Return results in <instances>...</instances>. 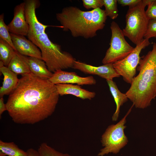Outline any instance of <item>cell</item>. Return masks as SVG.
<instances>
[{"label":"cell","mask_w":156,"mask_h":156,"mask_svg":"<svg viewBox=\"0 0 156 156\" xmlns=\"http://www.w3.org/2000/svg\"><path fill=\"white\" fill-rule=\"evenodd\" d=\"M59 96L55 85L31 73L22 75L6 103L12 120L21 124H33L51 115Z\"/></svg>","instance_id":"6da1fadb"},{"label":"cell","mask_w":156,"mask_h":156,"mask_svg":"<svg viewBox=\"0 0 156 156\" xmlns=\"http://www.w3.org/2000/svg\"><path fill=\"white\" fill-rule=\"evenodd\" d=\"M139 72L125 93L136 108L149 106L156 98V43L151 51L141 58L137 68Z\"/></svg>","instance_id":"7a4b0ae2"},{"label":"cell","mask_w":156,"mask_h":156,"mask_svg":"<svg viewBox=\"0 0 156 156\" xmlns=\"http://www.w3.org/2000/svg\"><path fill=\"white\" fill-rule=\"evenodd\" d=\"M107 17L105 10L100 8L85 11L76 7L69 6L56 14L57 19L63 31H70L74 37L86 39L94 37L98 31L104 28Z\"/></svg>","instance_id":"3957f363"},{"label":"cell","mask_w":156,"mask_h":156,"mask_svg":"<svg viewBox=\"0 0 156 156\" xmlns=\"http://www.w3.org/2000/svg\"><path fill=\"white\" fill-rule=\"evenodd\" d=\"M31 41L40 49L42 60L51 72L73 67L75 58L68 52L63 51L60 45L52 42L46 32Z\"/></svg>","instance_id":"277c9868"},{"label":"cell","mask_w":156,"mask_h":156,"mask_svg":"<svg viewBox=\"0 0 156 156\" xmlns=\"http://www.w3.org/2000/svg\"><path fill=\"white\" fill-rule=\"evenodd\" d=\"M151 0H142L136 6L129 8L126 15V25L122 30L125 36L136 45L144 39L149 20L145 8Z\"/></svg>","instance_id":"5b68a950"},{"label":"cell","mask_w":156,"mask_h":156,"mask_svg":"<svg viewBox=\"0 0 156 156\" xmlns=\"http://www.w3.org/2000/svg\"><path fill=\"white\" fill-rule=\"evenodd\" d=\"M134 105H132L124 117L118 123L109 126L102 135L101 142L104 148L98 154V156H103L109 153L116 154L125 146L128 142L124 130L126 118L131 112Z\"/></svg>","instance_id":"8992f818"},{"label":"cell","mask_w":156,"mask_h":156,"mask_svg":"<svg viewBox=\"0 0 156 156\" xmlns=\"http://www.w3.org/2000/svg\"><path fill=\"white\" fill-rule=\"evenodd\" d=\"M110 29L112 36L110 47L102 60V62L103 64H113L124 59L134 49L126 41L122 30L116 22H112Z\"/></svg>","instance_id":"52a82bcc"},{"label":"cell","mask_w":156,"mask_h":156,"mask_svg":"<svg viewBox=\"0 0 156 156\" xmlns=\"http://www.w3.org/2000/svg\"><path fill=\"white\" fill-rule=\"evenodd\" d=\"M150 44L149 39L144 38L127 57L113 64L115 69L126 82L130 84L132 83L136 76L137 68L141 58L140 54L143 49Z\"/></svg>","instance_id":"ba28073f"},{"label":"cell","mask_w":156,"mask_h":156,"mask_svg":"<svg viewBox=\"0 0 156 156\" xmlns=\"http://www.w3.org/2000/svg\"><path fill=\"white\" fill-rule=\"evenodd\" d=\"M25 3V14L29 29L27 36L30 40L45 32L48 25H44L38 19L36 10L40 5L37 0H26Z\"/></svg>","instance_id":"9c48e42d"},{"label":"cell","mask_w":156,"mask_h":156,"mask_svg":"<svg viewBox=\"0 0 156 156\" xmlns=\"http://www.w3.org/2000/svg\"><path fill=\"white\" fill-rule=\"evenodd\" d=\"M72 68L84 73L98 75L106 81L113 80L114 78L120 76L114 68L113 64L96 66L75 60Z\"/></svg>","instance_id":"30bf717a"},{"label":"cell","mask_w":156,"mask_h":156,"mask_svg":"<svg viewBox=\"0 0 156 156\" xmlns=\"http://www.w3.org/2000/svg\"><path fill=\"white\" fill-rule=\"evenodd\" d=\"M49 81L54 84H76L79 86L94 85L96 80L92 76L81 77L75 72H69L63 70H57L53 73Z\"/></svg>","instance_id":"8fae6325"},{"label":"cell","mask_w":156,"mask_h":156,"mask_svg":"<svg viewBox=\"0 0 156 156\" xmlns=\"http://www.w3.org/2000/svg\"><path fill=\"white\" fill-rule=\"evenodd\" d=\"M25 7L24 2L15 7L13 18L8 25L9 31L11 33L27 36L29 27L25 18Z\"/></svg>","instance_id":"7c38bea8"},{"label":"cell","mask_w":156,"mask_h":156,"mask_svg":"<svg viewBox=\"0 0 156 156\" xmlns=\"http://www.w3.org/2000/svg\"><path fill=\"white\" fill-rule=\"evenodd\" d=\"M15 51L22 55L42 60L41 51L32 42L24 36L10 33Z\"/></svg>","instance_id":"4fadbf2b"},{"label":"cell","mask_w":156,"mask_h":156,"mask_svg":"<svg viewBox=\"0 0 156 156\" xmlns=\"http://www.w3.org/2000/svg\"><path fill=\"white\" fill-rule=\"evenodd\" d=\"M55 85L59 95L61 96L70 94L82 99L91 100L96 94L95 92L82 88L77 84L59 83Z\"/></svg>","instance_id":"5bb4252c"},{"label":"cell","mask_w":156,"mask_h":156,"mask_svg":"<svg viewBox=\"0 0 156 156\" xmlns=\"http://www.w3.org/2000/svg\"><path fill=\"white\" fill-rule=\"evenodd\" d=\"M20 55L27 64L31 73L45 79L49 80L51 77L53 73L48 70L45 62L42 60Z\"/></svg>","instance_id":"9a60e30c"},{"label":"cell","mask_w":156,"mask_h":156,"mask_svg":"<svg viewBox=\"0 0 156 156\" xmlns=\"http://www.w3.org/2000/svg\"><path fill=\"white\" fill-rule=\"evenodd\" d=\"M0 70L3 76L2 85L0 89V97H2L11 93L16 87L19 79L17 75L4 65L0 66Z\"/></svg>","instance_id":"2e32d148"},{"label":"cell","mask_w":156,"mask_h":156,"mask_svg":"<svg viewBox=\"0 0 156 156\" xmlns=\"http://www.w3.org/2000/svg\"><path fill=\"white\" fill-rule=\"evenodd\" d=\"M106 81L116 105L115 112L112 117V121H115L118 119L120 107L126 102L128 99L125 93H122L119 90L116 83L113 80Z\"/></svg>","instance_id":"e0dca14e"},{"label":"cell","mask_w":156,"mask_h":156,"mask_svg":"<svg viewBox=\"0 0 156 156\" xmlns=\"http://www.w3.org/2000/svg\"><path fill=\"white\" fill-rule=\"evenodd\" d=\"M7 67L17 75H22L31 73L26 63L21 57L20 54L16 51Z\"/></svg>","instance_id":"ac0fdd59"},{"label":"cell","mask_w":156,"mask_h":156,"mask_svg":"<svg viewBox=\"0 0 156 156\" xmlns=\"http://www.w3.org/2000/svg\"><path fill=\"white\" fill-rule=\"evenodd\" d=\"M28 156L27 151L20 149L13 142L0 140V156Z\"/></svg>","instance_id":"d6986e66"},{"label":"cell","mask_w":156,"mask_h":156,"mask_svg":"<svg viewBox=\"0 0 156 156\" xmlns=\"http://www.w3.org/2000/svg\"><path fill=\"white\" fill-rule=\"evenodd\" d=\"M15 51L9 43L0 38V60L4 66L7 67Z\"/></svg>","instance_id":"ffe728a7"},{"label":"cell","mask_w":156,"mask_h":156,"mask_svg":"<svg viewBox=\"0 0 156 156\" xmlns=\"http://www.w3.org/2000/svg\"><path fill=\"white\" fill-rule=\"evenodd\" d=\"M103 1L106 16L113 20L116 18L118 15L117 0H103Z\"/></svg>","instance_id":"44dd1931"},{"label":"cell","mask_w":156,"mask_h":156,"mask_svg":"<svg viewBox=\"0 0 156 156\" xmlns=\"http://www.w3.org/2000/svg\"><path fill=\"white\" fill-rule=\"evenodd\" d=\"M37 151L38 156H72L59 152L45 142L41 144Z\"/></svg>","instance_id":"7402d4cb"},{"label":"cell","mask_w":156,"mask_h":156,"mask_svg":"<svg viewBox=\"0 0 156 156\" xmlns=\"http://www.w3.org/2000/svg\"><path fill=\"white\" fill-rule=\"evenodd\" d=\"M4 17L3 13L0 15V38L9 43L15 51L8 25H6L4 22Z\"/></svg>","instance_id":"603a6c76"},{"label":"cell","mask_w":156,"mask_h":156,"mask_svg":"<svg viewBox=\"0 0 156 156\" xmlns=\"http://www.w3.org/2000/svg\"><path fill=\"white\" fill-rule=\"evenodd\" d=\"M152 37L156 38V19L149 20L147 29L144 36V38L148 39Z\"/></svg>","instance_id":"cb8c5ba5"},{"label":"cell","mask_w":156,"mask_h":156,"mask_svg":"<svg viewBox=\"0 0 156 156\" xmlns=\"http://www.w3.org/2000/svg\"><path fill=\"white\" fill-rule=\"evenodd\" d=\"M147 6L145 11L146 17L149 20L156 19V0H151Z\"/></svg>","instance_id":"d4e9b609"},{"label":"cell","mask_w":156,"mask_h":156,"mask_svg":"<svg viewBox=\"0 0 156 156\" xmlns=\"http://www.w3.org/2000/svg\"><path fill=\"white\" fill-rule=\"evenodd\" d=\"M83 6L87 9L101 8L103 6V0H83Z\"/></svg>","instance_id":"484cf974"},{"label":"cell","mask_w":156,"mask_h":156,"mask_svg":"<svg viewBox=\"0 0 156 156\" xmlns=\"http://www.w3.org/2000/svg\"><path fill=\"white\" fill-rule=\"evenodd\" d=\"M142 0H118V3L122 6H128L129 8L133 7L139 4Z\"/></svg>","instance_id":"4316f807"},{"label":"cell","mask_w":156,"mask_h":156,"mask_svg":"<svg viewBox=\"0 0 156 156\" xmlns=\"http://www.w3.org/2000/svg\"><path fill=\"white\" fill-rule=\"evenodd\" d=\"M5 111H7L6 103L4 102L3 97H0V117L3 113Z\"/></svg>","instance_id":"83f0119b"},{"label":"cell","mask_w":156,"mask_h":156,"mask_svg":"<svg viewBox=\"0 0 156 156\" xmlns=\"http://www.w3.org/2000/svg\"><path fill=\"white\" fill-rule=\"evenodd\" d=\"M28 156H38L37 150L33 148H30L27 151Z\"/></svg>","instance_id":"f1b7e54d"},{"label":"cell","mask_w":156,"mask_h":156,"mask_svg":"<svg viewBox=\"0 0 156 156\" xmlns=\"http://www.w3.org/2000/svg\"></svg>","instance_id":"f546056e"}]
</instances>
